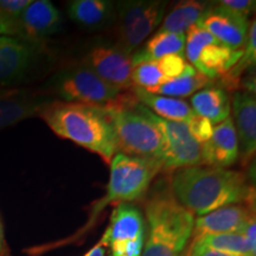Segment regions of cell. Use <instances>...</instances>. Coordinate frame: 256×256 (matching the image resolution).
<instances>
[{
	"instance_id": "7",
	"label": "cell",
	"mask_w": 256,
	"mask_h": 256,
	"mask_svg": "<svg viewBox=\"0 0 256 256\" xmlns=\"http://www.w3.org/2000/svg\"><path fill=\"white\" fill-rule=\"evenodd\" d=\"M184 50L191 66L212 81L223 78L238 63L243 51L224 46L197 24L188 30Z\"/></svg>"
},
{
	"instance_id": "25",
	"label": "cell",
	"mask_w": 256,
	"mask_h": 256,
	"mask_svg": "<svg viewBox=\"0 0 256 256\" xmlns=\"http://www.w3.org/2000/svg\"><path fill=\"white\" fill-rule=\"evenodd\" d=\"M185 124H186L191 136H194L200 145L206 144L208 140L210 139L214 133V127H215L211 121L203 116H200V115L197 114L192 115Z\"/></svg>"
},
{
	"instance_id": "6",
	"label": "cell",
	"mask_w": 256,
	"mask_h": 256,
	"mask_svg": "<svg viewBox=\"0 0 256 256\" xmlns=\"http://www.w3.org/2000/svg\"><path fill=\"white\" fill-rule=\"evenodd\" d=\"M51 83L58 98L74 104H107L124 92L104 82L82 64L60 70Z\"/></svg>"
},
{
	"instance_id": "9",
	"label": "cell",
	"mask_w": 256,
	"mask_h": 256,
	"mask_svg": "<svg viewBox=\"0 0 256 256\" xmlns=\"http://www.w3.org/2000/svg\"><path fill=\"white\" fill-rule=\"evenodd\" d=\"M81 64L121 90H130L133 87L132 57L115 46H94L86 54Z\"/></svg>"
},
{
	"instance_id": "12",
	"label": "cell",
	"mask_w": 256,
	"mask_h": 256,
	"mask_svg": "<svg viewBox=\"0 0 256 256\" xmlns=\"http://www.w3.org/2000/svg\"><path fill=\"white\" fill-rule=\"evenodd\" d=\"M254 217V206L250 204H232L220 208L194 220L191 238L192 241H196L206 235L243 232Z\"/></svg>"
},
{
	"instance_id": "2",
	"label": "cell",
	"mask_w": 256,
	"mask_h": 256,
	"mask_svg": "<svg viewBox=\"0 0 256 256\" xmlns=\"http://www.w3.org/2000/svg\"><path fill=\"white\" fill-rule=\"evenodd\" d=\"M40 118L56 136L100 156L106 164L110 165L118 153L116 138L104 106L54 100Z\"/></svg>"
},
{
	"instance_id": "13",
	"label": "cell",
	"mask_w": 256,
	"mask_h": 256,
	"mask_svg": "<svg viewBox=\"0 0 256 256\" xmlns=\"http://www.w3.org/2000/svg\"><path fill=\"white\" fill-rule=\"evenodd\" d=\"M234 127L238 142V159L247 166L256 151V100L249 90L235 92L232 98Z\"/></svg>"
},
{
	"instance_id": "16",
	"label": "cell",
	"mask_w": 256,
	"mask_h": 256,
	"mask_svg": "<svg viewBox=\"0 0 256 256\" xmlns=\"http://www.w3.org/2000/svg\"><path fill=\"white\" fill-rule=\"evenodd\" d=\"M238 142L232 118L214 127V133L202 145V165L228 168L238 160Z\"/></svg>"
},
{
	"instance_id": "8",
	"label": "cell",
	"mask_w": 256,
	"mask_h": 256,
	"mask_svg": "<svg viewBox=\"0 0 256 256\" xmlns=\"http://www.w3.org/2000/svg\"><path fill=\"white\" fill-rule=\"evenodd\" d=\"M150 115L162 138V171L174 172L202 165V145L191 136L186 124L162 119L151 110Z\"/></svg>"
},
{
	"instance_id": "20",
	"label": "cell",
	"mask_w": 256,
	"mask_h": 256,
	"mask_svg": "<svg viewBox=\"0 0 256 256\" xmlns=\"http://www.w3.org/2000/svg\"><path fill=\"white\" fill-rule=\"evenodd\" d=\"M191 106L194 114L206 118L214 124H218L230 118L232 110L226 92L217 87H208L194 92L191 96Z\"/></svg>"
},
{
	"instance_id": "3",
	"label": "cell",
	"mask_w": 256,
	"mask_h": 256,
	"mask_svg": "<svg viewBox=\"0 0 256 256\" xmlns=\"http://www.w3.org/2000/svg\"><path fill=\"white\" fill-rule=\"evenodd\" d=\"M145 243L142 256H184L192 238L194 216L168 190H156L145 208Z\"/></svg>"
},
{
	"instance_id": "17",
	"label": "cell",
	"mask_w": 256,
	"mask_h": 256,
	"mask_svg": "<svg viewBox=\"0 0 256 256\" xmlns=\"http://www.w3.org/2000/svg\"><path fill=\"white\" fill-rule=\"evenodd\" d=\"M52 101L46 96L20 90L0 92V130L40 116L42 110Z\"/></svg>"
},
{
	"instance_id": "15",
	"label": "cell",
	"mask_w": 256,
	"mask_h": 256,
	"mask_svg": "<svg viewBox=\"0 0 256 256\" xmlns=\"http://www.w3.org/2000/svg\"><path fill=\"white\" fill-rule=\"evenodd\" d=\"M191 66L184 55H168L158 60L134 63L132 70L133 87H139L150 92L184 75Z\"/></svg>"
},
{
	"instance_id": "18",
	"label": "cell",
	"mask_w": 256,
	"mask_h": 256,
	"mask_svg": "<svg viewBox=\"0 0 256 256\" xmlns=\"http://www.w3.org/2000/svg\"><path fill=\"white\" fill-rule=\"evenodd\" d=\"M66 10L76 24L92 30L113 24L115 17V4L108 0H72Z\"/></svg>"
},
{
	"instance_id": "19",
	"label": "cell",
	"mask_w": 256,
	"mask_h": 256,
	"mask_svg": "<svg viewBox=\"0 0 256 256\" xmlns=\"http://www.w3.org/2000/svg\"><path fill=\"white\" fill-rule=\"evenodd\" d=\"M130 90L140 104L162 119L186 122L194 114L191 106L182 98L153 94L139 87H132Z\"/></svg>"
},
{
	"instance_id": "4",
	"label": "cell",
	"mask_w": 256,
	"mask_h": 256,
	"mask_svg": "<svg viewBox=\"0 0 256 256\" xmlns=\"http://www.w3.org/2000/svg\"><path fill=\"white\" fill-rule=\"evenodd\" d=\"M160 171L162 162L159 160L116 153L110 162V182L104 196L92 203L87 222L78 232L64 240L63 244H72L87 235L107 206L142 200Z\"/></svg>"
},
{
	"instance_id": "22",
	"label": "cell",
	"mask_w": 256,
	"mask_h": 256,
	"mask_svg": "<svg viewBox=\"0 0 256 256\" xmlns=\"http://www.w3.org/2000/svg\"><path fill=\"white\" fill-rule=\"evenodd\" d=\"M184 48L185 34L156 32L154 36L147 40L145 46L130 57L134 64L142 60H158L168 55H183Z\"/></svg>"
},
{
	"instance_id": "32",
	"label": "cell",
	"mask_w": 256,
	"mask_h": 256,
	"mask_svg": "<svg viewBox=\"0 0 256 256\" xmlns=\"http://www.w3.org/2000/svg\"><path fill=\"white\" fill-rule=\"evenodd\" d=\"M5 252H6V241H5L4 226H2V218H0V256H4Z\"/></svg>"
},
{
	"instance_id": "10",
	"label": "cell",
	"mask_w": 256,
	"mask_h": 256,
	"mask_svg": "<svg viewBox=\"0 0 256 256\" xmlns=\"http://www.w3.org/2000/svg\"><path fill=\"white\" fill-rule=\"evenodd\" d=\"M38 43L18 37H0V86L17 84L34 69L40 55Z\"/></svg>"
},
{
	"instance_id": "11",
	"label": "cell",
	"mask_w": 256,
	"mask_h": 256,
	"mask_svg": "<svg viewBox=\"0 0 256 256\" xmlns=\"http://www.w3.org/2000/svg\"><path fill=\"white\" fill-rule=\"evenodd\" d=\"M197 25L212 34L217 40L232 50H242L249 30V19L235 14L216 4L204 12Z\"/></svg>"
},
{
	"instance_id": "27",
	"label": "cell",
	"mask_w": 256,
	"mask_h": 256,
	"mask_svg": "<svg viewBox=\"0 0 256 256\" xmlns=\"http://www.w3.org/2000/svg\"><path fill=\"white\" fill-rule=\"evenodd\" d=\"M216 4L220 5L228 11L232 12V14L242 16V17L248 19L255 8L254 0L252 2V0H220V2H217Z\"/></svg>"
},
{
	"instance_id": "28",
	"label": "cell",
	"mask_w": 256,
	"mask_h": 256,
	"mask_svg": "<svg viewBox=\"0 0 256 256\" xmlns=\"http://www.w3.org/2000/svg\"><path fill=\"white\" fill-rule=\"evenodd\" d=\"M186 256H241V255L218 250V249L206 247V246L200 244V243L192 242L190 250H188Z\"/></svg>"
},
{
	"instance_id": "29",
	"label": "cell",
	"mask_w": 256,
	"mask_h": 256,
	"mask_svg": "<svg viewBox=\"0 0 256 256\" xmlns=\"http://www.w3.org/2000/svg\"><path fill=\"white\" fill-rule=\"evenodd\" d=\"M0 37H18L17 24L0 14Z\"/></svg>"
},
{
	"instance_id": "21",
	"label": "cell",
	"mask_w": 256,
	"mask_h": 256,
	"mask_svg": "<svg viewBox=\"0 0 256 256\" xmlns=\"http://www.w3.org/2000/svg\"><path fill=\"white\" fill-rule=\"evenodd\" d=\"M208 2H180L164 17L162 24L156 32H170V34H185L188 28L196 25L206 8Z\"/></svg>"
},
{
	"instance_id": "30",
	"label": "cell",
	"mask_w": 256,
	"mask_h": 256,
	"mask_svg": "<svg viewBox=\"0 0 256 256\" xmlns=\"http://www.w3.org/2000/svg\"><path fill=\"white\" fill-rule=\"evenodd\" d=\"M243 235H244L246 240H247V243L249 246V249H250L252 254L255 256L256 254V223H255V217L250 220V222L247 224L244 230H243Z\"/></svg>"
},
{
	"instance_id": "24",
	"label": "cell",
	"mask_w": 256,
	"mask_h": 256,
	"mask_svg": "<svg viewBox=\"0 0 256 256\" xmlns=\"http://www.w3.org/2000/svg\"><path fill=\"white\" fill-rule=\"evenodd\" d=\"M192 242H197L203 246H206V247L218 249V250L226 252H232V254H238L241 256H254L252 254L247 240H246L242 232L206 235Z\"/></svg>"
},
{
	"instance_id": "31",
	"label": "cell",
	"mask_w": 256,
	"mask_h": 256,
	"mask_svg": "<svg viewBox=\"0 0 256 256\" xmlns=\"http://www.w3.org/2000/svg\"><path fill=\"white\" fill-rule=\"evenodd\" d=\"M83 256H110V246H108V240L107 236L102 235L100 241L92 247L90 250H88Z\"/></svg>"
},
{
	"instance_id": "23",
	"label": "cell",
	"mask_w": 256,
	"mask_h": 256,
	"mask_svg": "<svg viewBox=\"0 0 256 256\" xmlns=\"http://www.w3.org/2000/svg\"><path fill=\"white\" fill-rule=\"evenodd\" d=\"M211 83H212V80H210L208 76L203 75V74L194 69V66H191L188 72H185L184 75L152 89L150 92L168 96V98H180L194 95V92L206 88Z\"/></svg>"
},
{
	"instance_id": "5",
	"label": "cell",
	"mask_w": 256,
	"mask_h": 256,
	"mask_svg": "<svg viewBox=\"0 0 256 256\" xmlns=\"http://www.w3.org/2000/svg\"><path fill=\"white\" fill-rule=\"evenodd\" d=\"M116 138L118 153L160 162L162 138L132 90H124L110 104H102Z\"/></svg>"
},
{
	"instance_id": "14",
	"label": "cell",
	"mask_w": 256,
	"mask_h": 256,
	"mask_svg": "<svg viewBox=\"0 0 256 256\" xmlns=\"http://www.w3.org/2000/svg\"><path fill=\"white\" fill-rule=\"evenodd\" d=\"M62 25L60 10L49 0H36L24 10L17 23L18 38L38 43L56 34Z\"/></svg>"
},
{
	"instance_id": "26",
	"label": "cell",
	"mask_w": 256,
	"mask_h": 256,
	"mask_svg": "<svg viewBox=\"0 0 256 256\" xmlns=\"http://www.w3.org/2000/svg\"><path fill=\"white\" fill-rule=\"evenodd\" d=\"M32 0H0V14L17 24L24 10Z\"/></svg>"
},
{
	"instance_id": "1",
	"label": "cell",
	"mask_w": 256,
	"mask_h": 256,
	"mask_svg": "<svg viewBox=\"0 0 256 256\" xmlns=\"http://www.w3.org/2000/svg\"><path fill=\"white\" fill-rule=\"evenodd\" d=\"M176 200L192 215L204 216L232 204L254 206V186L241 171L197 165L172 172L168 184Z\"/></svg>"
}]
</instances>
